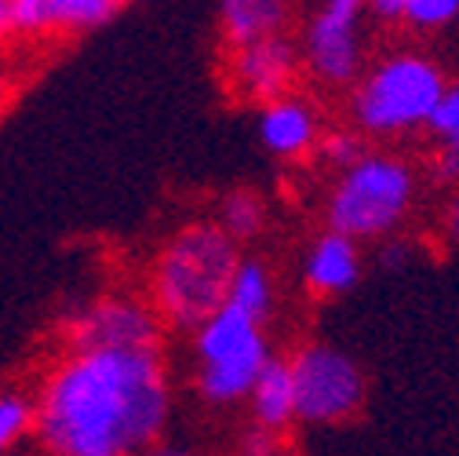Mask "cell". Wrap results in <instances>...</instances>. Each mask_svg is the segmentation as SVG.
<instances>
[{
    "label": "cell",
    "instance_id": "cell-1",
    "mask_svg": "<svg viewBox=\"0 0 459 456\" xmlns=\"http://www.w3.org/2000/svg\"><path fill=\"white\" fill-rule=\"evenodd\" d=\"M171 417L164 351L55 347L33 383L44 456H143Z\"/></svg>",
    "mask_w": 459,
    "mask_h": 456
},
{
    "label": "cell",
    "instance_id": "cell-2",
    "mask_svg": "<svg viewBox=\"0 0 459 456\" xmlns=\"http://www.w3.org/2000/svg\"><path fill=\"white\" fill-rule=\"evenodd\" d=\"M241 259V245L222 231L219 219H190L150 256L143 296L168 332H194L226 303Z\"/></svg>",
    "mask_w": 459,
    "mask_h": 456
},
{
    "label": "cell",
    "instance_id": "cell-3",
    "mask_svg": "<svg viewBox=\"0 0 459 456\" xmlns=\"http://www.w3.org/2000/svg\"><path fill=\"white\" fill-rule=\"evenodd\" d=\"M448 92L445 70L416 48H394L351 88V128L372 139H401L427 132Z\"/></svg>",
    "mask_w": 459,
    "mask_h": 456
},
{
    "label": "cell",
    "instance_id": "cell-4",
    "mask_svg": "<svg viewBox=\"0 0 459 456\" xmlns=\"http://www.w3.org/2000/svg\"><path fill=\"white\" fill-rule=\"evenodd\" d=\"M420 201V172L401 153L368 146L351 168L335 172L325 194V226L351 241H386L405 226Z\"/></svg>",
    "mask_w": 459,
    "mask_h": 456
},
{
    "label": "cell",
    "instance_id": "cell-5",
    "mask_svg": "<svg viewBox=\"0 0 459 456\" xmlns=\"http://www.w3.org/2000/svg\"><path fill=\"white\" fill-rule=\"evenodd\" d=\"M190 336H194V358H197L194 390L208 406H219V409L248 402L255 380L273 362L266 325L234 303H222Z\"/></svg>",
    "mask_w": 459,
    "mask_h": 456
},
{
    "label": "cell",
    "instance_id": "cell-6",
    "mask_svg": "<svg viewBox=\"0 0 459 456\" xmlns=\"http://www.w3.org/2000/svg\"><path fill=\"white\" fill-rule=\"evenodd\" d=\"M284 362H289V373L296 383L299 424L342 427L358 420L368 398V380L347 351L310 339V344H299Z\"/></svg>",
    "mask_w": 459,
    "mask_h": 456
},
{
    "label": "cell",
    "instance_id": "cell-7",
    "mask_svg": "<svg viewBox=\"0 0 459 456\" xmlns=\"http://www.w3.org/2000/svg\"><path fill=\"white\" fill-rule=\"evenodd\" d=\"M365 19L368 0H317L296 40L303 77L328 92L354 88L365 74Z\"/></svg>",
    "mask_w": 459,
    "mask_h": 456
},
{
    "label": "cell",
    "instance_id": "cell-8",
    "mask_svg": "<svg viewBox=\"0 0 459 456\" xmlns=\"http://www.w3.org/2000/svg\"><path fill=\"white\" fill-rule=\"evenodd\" d=\"M164 321L143 289H109L59 325V347L74 351H164Z\"/></svg>",
    "mask_w": 459,
    "mask_h": 456
},
{
    "label": "cell",
    "instance_id": "cell-9",
    "mask_svg": "<svg viewBox=\"0 0 459 456\" xmlns=\"http://www.w3.org/2000/svg\"><path fill=\"white\" fill-rule=\"evenodd\" d=\"M219 70H222V92L245 106H266L281 95H292L299 92L303 81L299 44L289 33L241 48H222Z\"/></svg>",
    "mask_w": 459,
    "mask_h": 456
},
{
    "label": "cell",
    "instance_id": "cell-10",
    "mask_svg": "<svg viewBox=\"0 0 459 456\" xmlns=\"http://www.w3.org/2000/svg\"><path fill=\"white\" fill-rule=\"evenodd\" d=\"M121 4L125 0H15V48L91 33L117 15Z\"/></svg>",
    "mask_w": 459,
    "mask_h": 456
},
{
    "label": "cell",
    "instance_id": "cell-11",
    "mask_svg": "<svg viewBox=\"0 0 459 456\" xmlns=\"http://www.w3.org/2000/svg\"><path fill=\"white\" fill-rule=\"evenodd\" d=\"M321 136H325L321 110L303 92L281 95L259 106V143L277 161H307L310 153L317 157Z\"/></svg>",
    "mask_w": 459,
    "mask_h": 456
},
{
    "label": "cell",
    "instance_id": "cell-12",
    "mask_svg": "<svg viewBox=\"0 0 459 456\" xmlns=\"http://www.w3.org/2000/svg\"><path fill=\"white\" fill-rule=\"evenodd\" d=\"M299 277L310 300H335L342 293H351L361 277V245L325 226L303 252Z\"/></svg>",
    "mask_w": 459,
    "mask_h": 456
},
{
    "label": "cell",
    "instance_id": "cell-13",
    "mask_svg": "<svg viewBox=\"0 0 459 456\" xmlns=\"http://www.w3.org/2000/svg\"><path fill=\"white\" fill-rule=\"evenodd\" d=\"M289 0H219L222 48H241L284 33Z\"/></svg>",
    "mask_w": 459,
    "mask_h": 456
},
{
    "label": "cell",
    "instance_id": "cell-14",
    "mask_svg": "<svg viewBox=\"0 0 459 456\" xmlns=\"http://www.w3.org/2000/svg\"><path fill=\"white\" fill-rule=\"evenodd\" d=\"M248 409H252V424L255 427H266L273 434H289L292 424H299V413H296V383H292V373H289V362L284 358H273L263 376L255 380L252 394H248Z\"/></svg>",
    "mask_w": 459,
    "mask_h": 456
},
{
    "label": "cell",
    "instance_id": "cell-15",
    "mask_svg": "<svg viewBox=\"0 0 459 456\" xmlns=\"http://www.w3.org/2000/svg\"><path fill=\"white\" fill-rule=\"evenodd\" d=\"M427 132L437 143L434 176L441 183H459V84H448V92H445Z\"/></svg>",
    "mask_w": 459,
    "mask_h": 456
},
{
    "label": "cell",
    "instance_id": "cell-16",
    "mask_svg": "<svg viewBox=\"0 0 459 456\" xmlns=\"http://www.w3.org/2000/svg\"><path fill=\"white\" fill-rule=\"evenodd\" d=\"M219 226L222 231L234 238L238 245H245V241H255L263 231H266V219H270V208H266V201H263V194H255V190H248V187H241V190H230L226 197H222V205H219Z\"/></svg>",
    "mask_w": 459,
    "mask_h": 456
},
{
    "label": "cell",
    "instance_id": "cell-17",
    "mask_svg": "<svg viewBox=\"0 0 459 456\" xmlns=\"http://www.w3.org/2000/svg\"><path fill=\"white\" fill-rule=\"evenodd\" d=\"M226 303L248 311L252 318H259L266 325V318L273 311V274H270V267L259 256H245L241 259V267L234 274V285H230Z\"/></svg>",
    "mask_w": 459,
    "mask_h": 456
},
{
    "label": "cell",
    "instance_id": "cell-18",
    "mask_svg": "<svg viewBox=\"0 0 459 456\" xmlns=\"http://www.w3.org/2000/svg\"><path fill=\"white\" fill-rule=\"evenodd\" d=\"M26 434H33V394L0 390V456H8Z\"/></svg>",
    "mask_w": 459,
    "mask_h": 456
},
{
    "label": "cell",
    "instance_id": "cell-19",
    "mask_svg": "<svg viewBox=\"0 0 459 456\" xmlns=\"http://www.w3.org/2000/svg\"><path fill=\"white\" fill-rule=\"evenodd\" d=\"M459 19V0H401V26L416 33H437Z\"/></svg>",
    "mask_w": 459,
    "mask_h": 456
},
{
    "label": "cell",
    "instance_id": "cell-20",
    "mask_svg": "<svg viewBox=\"0 0 459 456\" xmlns=\"http://www.w3.org/2000/svg\"><path fill=\"white\" fill-rule=\"evenodd\" d=\"M368 153V139L358 132V128H325L321 136V146H317V157L332 168V172H342V168H351L358 157Z\"/></svg>",
    "mask_w": 459,
    "mask_h": 456
},
{
    "label": "cell",
    "instance_id": "cell-21",
    "mask_svg": "<svg viewBox=\"0 0 459 456\" xmlns=\"http://www.w3.org/2000/svg\"><path fill=\"white\" fill-rule=\"evenodd\" d=\"M238 452H241V456H281V452H284V438L273 434V431H266V427L248 424V431H245Z\"/></svg>",
    "mask_w": 459,
    "mask_h": 456
},
{
    "label": "cell",
    "instance_id": "cell-22",
    "mask_svg": "<svg viewBox=\"0 0 459 456\" xmlns=\"http://www.w3.org/2000/svg\"><path fill=\"white\" fill-rule=\"evenodd\" d=\"M19 92V63H15V55L0 48V113H4L12 106Z\"/></svg>",
    "mask_w": 459,
    "mask_h": 456
},
{
    "label": "cell",
    "instance_id": "cell-23",
    "mask_svg": "<svg viewBox=\"0 0 459 456\" xmlns=\"http://www.w3.org/2000/svg\"><path fill=\"white\" fill-rule=\"evenodd\" d=\"M368 15L383 26H401V0H368Z\"/></svg>",
    "mask_w": 459,
    "mask_h": 456
},
{
    "label": "cell",
    "instance_id": "cell-24",
    "mask_svg": "<svg viewBox=\"0 0 459 456\" xmlns=\"http://www.w3.org/2000/svg\"><path fill=\"white\" fill-rule=\"evenodd\" d=\"M441 234L445 241H459V197H452L441 212Z\"/></svg>",
    "mask_w": 459,
    "mask_h": 456
},
{
    "label": "cell",
    "instance_id": "cell-25",
    "mask_svg": "<svg viewBox=\"0 0 459 456\" xmlns=\"http://www.w3.org/2000/svg\"><path fill=\"white\" fill-rule=\"evenodd\" d=\"M143 456H194V452H186V449H176V445H153V449H146Z\"/></svg>",
    "mask_w": 459,
    "mask_h": 456
},
{
    "label": "cell",
    "instance_id": "cell-26",
    "mask_svg": "<svg viewBox=\"0 0 459 456\" xmlns=\"http://www.w3.org/2000/svg\"><path fill=\"white\" fill-rule=\"evenodd\" d=\"M281 456H299V452H281Z\"/></svg>",
    "mask_w": 459,
    "mask_h": 456
},
{
    "label": "cell",
    "instance_id": "cell-27",
    "mask_svg": "<svg viewBox=\"0 0 459 456\" xmlns=\"http://www.w3.org/2000/svg\"><path fill=\"white\" fill-rule=\"evenodd\" d=\"M125 4H139V0H125Z\"/></svg>",
    "mask_w": 459,
    "mask_h": 456
},
{
    "label": "cell",
    "instance_id": "cell-28",
    "mask_svg": "<svg viewBox=\"0 0 459 456\" xmlns=\"http://www.w3.org/2000/svg\"><path fill=\"white\" fill-rule=\"evenodd\" d=\"M234 456H241V452H234Z\"/></svg>",
    "mask_w": 459,
    "mask_h": 456
}]
</instances>
